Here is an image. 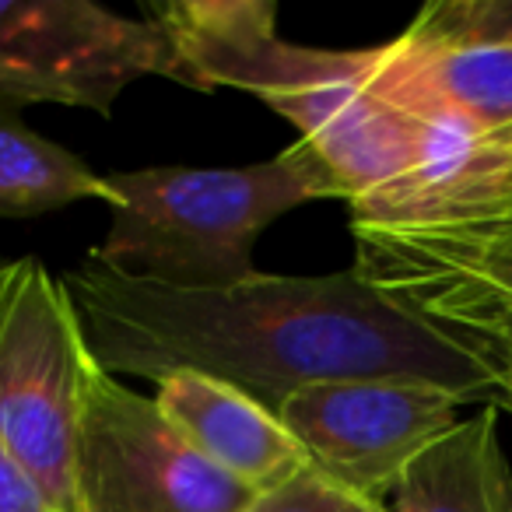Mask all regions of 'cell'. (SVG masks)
Returning a JSON list of instances; mask_svg holds the SVG:
<instances>
[{"instance_id":"6da1fadb","label":"cell","mask_w":512,"mask_h":512,"mask_svg":"<svg viewBox=\"0 0 512 512\" xmlns=\"http://www.w3.org/2000/svg\"><path fill=\"white\" fill-rule=\"evenodd\" d=\"M88 355L109 376L158 383L200 372L278 411L316 383L390 379L498 407V379L449 337L369 288L355 267L323 278L260 274L221 288H176L113 271L95 256L60 278Z\"/></svg>"},{"instance_id":"7a4b0ae2","label":"cell","mask_w":512,"mask_h":512,"mask_svg":"<svg viewBox=\"0 0 512 512\" xmlns=\"http://www.w3.org/2000/svg\"><path fill=\"white\" fill-rule=\"evenodd\" d=\"M151 22L169 36L193 92H249L292 123L351 211L400 193L432 155L435 123L414 120L365 88V50L288 43L278 36L271 0L155 4Z\"/></svg>"},{"instance_id":"3957f363","label":"cell","mask_w":512,"mask_h":512,"mask_svg":"<svg viewBox=\"0 0 512 512\" xmlns=\"http://www.w3.org/2000/svg\"><path fill=\"white\" fill-rule=\"evenodd\" d=\"M109 232L92 256L113 271L176 288H221L256 274L253 249L281 214L316 200H344L306 141L235 169L109 172Z\"/></svg>"},{"instance_id":"277c9868","label":"cell","mask_w":512,"mask_h":512,"mask_svg":"<svg viewBox=\"0 0 512 512\" xmlns=\"http://www.w3.org/2000/svg\"><path fill=\"white\" fill-rule=\"evenodd\" d=\"M95 358L60 278L36 256L0 260V446L74 512V449Z\"/></svg>"},{"instance_id":"5b68a950","label":"cell","mask_w":512,"mask_h":512,"mask_svg":"<svg viewBox=\"0 0 512 512\" xmlns=\"http://www.w3.org/2000/svg\"><path fill=\"white\" fill-rule=\"evenodd\" d=\"M137 78L193 88L155 22H134L92 0H0V106L57 102L109 120Z\"/></svg>"},{"instance_id":"8992f818","label":"cell","mask_w":512,"mask_h":512,"mask_svg":"<svg viewBox=\"0 0 512 512\" xmlns=\"http://www.w3.org/2000/svg\"><path fill=\"white\" fill-rule=\"evenodd\" d=\"M253 502L172 432L155 400L95 365L74 449V512H249Z\"/></svg>"},{"instance_id":"52a82bcc","label":"cell","mask_w":512,"mask_h":512,"mask_svg":"<svg viewBox=\"0 0 512 512\" xmlns=\"http://www.w3.org/2000/svg\"><path fill=\"white\" fill-rule=\"evenodd\" d=\"M460 407L435 386L355 379L295 390L274 414L320 474L390 505L411 463L460 421Z\"/></svg>"},{"instance_id":"ba28073f","label":"cell","mask_w":512,"mask_h":512,"mask_svg":"<svg viewBox=\"0 0 512 512\" xmlns=\"http://www.w3.org/2000/svg\"><path fill=\"white\" fill-rule=\"evenodd\" d=\"M365 88L425 123L512 127V46H439L397 36L365 50Z\"/></svg>"},{"instance_id":"9c48e42d","label":"cell","mask_w":512,"mask_h":512,"mask_svg":"<svg viewBox=\"0 0 512 512\" xmlns=\"http://www.w3.org/2000/svg\"><path fill=\"white\" fill-rule=\"evenodd\" d=\"M151 400L193 453L249 488L256 498L313 467L306 449L271 407L221 379L186 369L169 372L155 383Z\"/></svg>"},{"instance_id":"30bf717a","label":"cell","mask_w":512,"mask_h":512,"mask_svg":"<svg viewBox=\"0 0 512 512\" xmlns=\"http://www.w3.org/2000/svg\"><path fill=\"white\" fill-rule=\"evenodd\" d=\"M355 274L407 316L467 348L484 365L512 358V278L355 253Z\"/></svg>"},{"instance_id":"8fae6325","label":"cell","mask_w":512,"mask_h":512,"mask_svg":"<svg viewBox=\"0 0 512 512\" xmlns=\"http://www.w3.org/2000/svg\"><path fill=\"white\" fill-rule=\"evenodd\" d=\"M390 512H512V470L498 439V407L456 421L393 491Z\"/></svg>"},{"instance_id":"7c38bea8","label":"cell","mask_w":512,"mask_h":512,"mask_svg":"<svg viewBox=\"0 0 512 512\" xmlns=\"http://www.w3.org/2000/svg\"><path fill=\"white\" fill-rule=\"evenodd\" d=\"M78 200L113 204L109 179L0 106V218H39Z\"/></svg>"},{"instance_id":"4fadbf2b","label":"cell","mask_w":512,"mask_h":512,"mask_svg":"<svg viewBox=\"0 0 512 512\" xmlns=\"http://www.w3.org/2000/svg\"><path fill=\"white\" fill-rule=\"evenodd\" d=\"M351 239L365 256L512 278V218L495 225H404L351 214Z\"/></svg>"},{"instance_id":"5bb4252c","label":"cell","mask_w":512,"mask_h":512,"mask_svg":"<svg viewBox=\"0 0 512 512\" xmlns=\"http://www.w3.org/2000/svg\"><path fill=\"white\" fill-rule=\"evenodd\" d=\"M400 36L439 46H512V0H435Z\"/></svg>"},{"instance_id":"9a60e30c","label":"cell","mask_w":512,"mask_h":512,"mask_svg":"<svg viewBox=\"0 0 512 512\" xmlns=\"http://www.w3.org/2000/svg\"><path fill=\"white\" fill-rule=\"evenodd\" d=\"M474 176L467 183V218L463 225H495L512 218V127L481 134L474 155Z\"/></svg>"},{"instance_id":"2e32d148","label":"cell","mask_w":512,"mask_h":512,"mask_svg":"<svg viewBox=\"0 0 512 512\" xmlns=\"http://www.w3.org/2000/svg\"><path fill=\"white\" fill-rule=\"evenodd\" d=\"M249 512H390V509L341 488V484L330 481L316 467H306L288 484L256 498L249 505Z\"/></svg>"},{"instance_id":"e0dca14e","label":"cell","mask_w":512,"mask_h":512,"mask_svg":"<svg viewBox=\"0 0 512 512\" xmlns=\"http://www.w3.org/2000/svg\"><path fill=\"white\" fill-rule=\"evenodd\" d=\"M0 512H57L39 481L0 446Z\"/></svg>"},{"instance_id":"ac0fdd59","label":"cell","mask_w":512,"mask_h":512,"mask_svg":"<svg viewBox=\"0 0 512 512\" xmlns=\"http://www.w3.org/2000/svg\"><path fill=\"white\" fill-rule=\"evenodd\" d=\"M491 372H495V379H498V411L512 414V358L495 362L491 365Z\"/></svg>"}]
</instances>
